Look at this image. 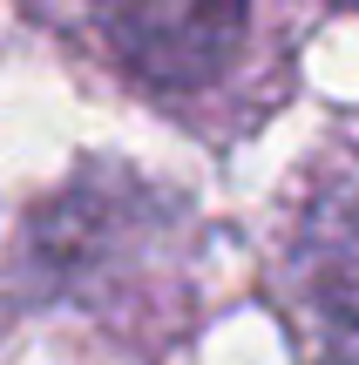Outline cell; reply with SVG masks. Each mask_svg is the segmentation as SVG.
<instances>
[{
	"label": "cell",
	"instance_id": "1",
	"mask_svg": "<svg viewBox=\"0 0 359 365\" xmlns=\"http://www.w3.org/2000/svg\"><path fill=\"white\" fill-rule=\"evenodd\" d=\"M116 61L149 88H211L231 68L251 0H89Z\"/></svg>",
	"mask_w": 359,
	"mask_h": 365
},
{
	"label": "cell",
	"instance_id": "2",
	"mask_svg": "<svg viewBox=\"0 0 359 365\" xmlns=\"http://www.w3.org/2000/svg\"><path fill=\"white\" fill-rule=\"evenodd\" d=\"M292 298L325 365H359V176L305 210L292 244Z\"/></svg>",
	"mask_w": 359,
	"mask_h": 365
}]
</instances>
